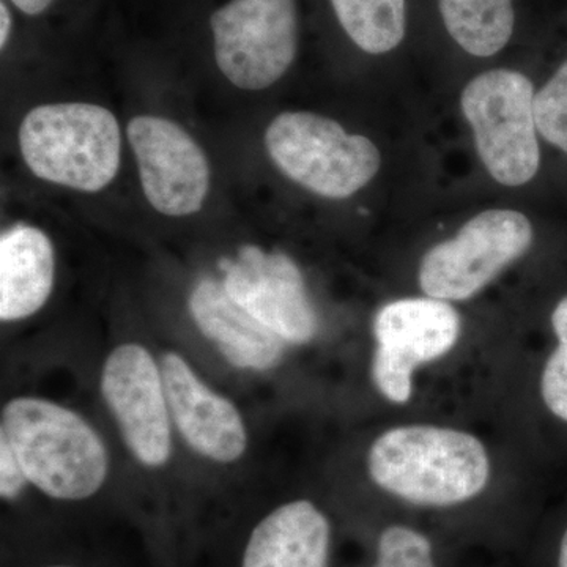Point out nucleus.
<instances>
[{"label": "nucleus", "mask_w": 567, "mask_h": 567, "mask_svg": "<svg viewBox=\"0 0 567 567\" xmlns=\"http://www.w3.org/2000/svg\"><path fill=\"white\" fill-rule=\"evenodd\" d=\"M0 443L10 447L29 486L54 502H85L110 476L102 435L80 413L51 399L18 395L7 401Z\"/></svg>", "instance_id": "obj_1"}, {"label": "nucleus", "mask_w": 567, "mask_h": 567, "mask_svg": "<svg viewBox=\"0 0 567 567\" xmlns=\"http://www.w3.org/2000/svg\"><path fill=\"white\" fill-rule=\"evenodd\" d=\"M372 481L388 494L420 506H454L486 488L491 461L476 436L436 425H401L383 432L368 454Z\"/></svg>", "instance_id": "obj_2"}, {"label": "nucleus", "mask_w": 567, "mask_h": 567, "mask_svg": "<svg viewBox=\"0 0 567 567\" xmlns=\"http://www.w3.org/2000/svg\"><path fill=\"white\" fill-rule=\"evenodd\" d=\"M18 142L33 175L74 192H102L121 167V126L115 115L99 104L33 107L22 118Z\"/></svg>", "instance_id": "obj_3"}, {"label": "nucleus", "mask_w": 567, "mask_h": 567, "mask_svg": "<svg viewBox=\"0 0 567 567\" xmlns=\"http://www.w3.org/2000/svg\"><path fill=\"white\" fill-rule=\"evenodd\" d=\"M265 147L290 181L327 199L352 197L382 167L374 142L315 112L276 115L265 132Z\"/></svg>", "instance_id": "obj_4"}, {"label": "nucleus", "mask_w": 567, "mask_h": 567, "mask_svg": "<svg viewBox=\"0 0 567 567\" xmlns=\"http://www.w3.org/2000/svg\"><path fill=\"white\" fill-rule=\"evenodd\" d=\"M535 87L516 70L484 71L465 85L461 107L477 155L499 185L517 188L539 171Z\"/></svg>", "instance_id": "obj_5"}, {"label": "nucleus", "mask_w": 567, "mask_h": 567, "mask_svg": "<svg viewBox=\"0 0 567 567\" xmlns=\"http://www.w3.org/2000/svg\"><path fill=\"white\" fill-rule=\"evenodd\" d=\"M216 65L235 87L265 91L297 58L295 0H230L210 17Z\"/></svg>", "instance_id": "obj_6"}, {"label": "nucleus", "mask_w": 567, "mask_h": 567, "mask_svg": "<svg viewBox=\"0 0 567 567\" xmlns=\"http://www.w3.org/2000/svg\"><path fill=\"white\" fill-rule=\"evenodd\" d=\"M533 226L524 213L494 208L466 221L456 237L434 246L421 260L427 297L464 301L481 292L507 265L527 254Z\"/></svg>", "instance_id": "obj_7"}, {"label": "nucleus", "mask_w": 567, "mask_h": 567, "mask_svg": "<svg viewBox=\"0 0 567 567\" xmlns=\"http://www.w3.org/2000/svg\"><path fill=\"white\" fill-rule=\"evenodd\" d=\"M100 390L123 443L145 468L158 470L173 458V417L162 365L147 347L123 342L104 360Z\"/></svg>", "instance_id": "obj_8"}, {"label": "nucleus", "mask_w": 567, "mask_h": 567, "mask_svg": "<svg viewBox=\"0 0 567 567\" xmlns=\"http://www.w3.org/2000/svg\"><path fill=\"white\" fill-rule=\"evenodd\" d=\"M461 316L439 298H404L377 312L372 380L383 398L406 404L417 365L445 357L457 344Z\"/></svg>", "instance_id": "obj_9"}, {"label": "nucleus", "mask_w": 567, "mask_h": 567, "mask_svg": "<svg viewBox=\"0 0 567 567\" xmlns=\"http://www.w3.org/2000/svg\"><path fill=\"white\" fill-rule=\"evenodd\" d=\"M145 199L164 216L183 218L204 207L210 192L207 155L178 123L136 115L126 126Z\"/></svg>", "instance_id": "obj_10"}, {"label": "nucleus", "mask_w": 567, "mask_h": 567, "mask_svg": "<svg viewBox=\"0 0 567 567\" xmlns=\"http://www.w3.org/2000/svg\"><path fill=\"white\" fill-rule=\"evenodd\" d=\"M223 286L286 344L303 346L319 331V317L298 265L284 252L245 246L223 260Z\"/></svg>", "instance_id": "obj_11"}, {"label": "nucleus", "mask_w": 567, "mask_h": 567, "mask_svg": "<svg viewBox=\"0 0 567 567\" xmlns=\"http://www.w3.org/2000/svg\"><path fill=\"white\" fill-rule=\"evenodd\" d=\"M174 427L194 453L213 464L233 465L248 451V427L238 406L213 390L183 354L159 357Z\"/></svg>", "instance_id": "obj_12"}, {"label": "nucleus", "mask_w": 567, "mask_h": 567, "mask_svg": "<svg viewBox=\"0 0 567 567\" xmlns=\"http://www.w3.org/2000/svg\"><path fill=\"white\" fill-rule=\"evenodd\" d=\"M197 330L240 371L267 372L281 363L286 342L227 293L223 282L199 281L189 297Z\"/></svg>", "instance_id": "obj_13"}, {"label": "nucleus", "mask_w": 567, "mask_h": 567, "mask_svg": "<svg viewBox=\"0 0 567 567\" xmlns=\"http://www.w3.org/2000/svg\"><path fill=\"white\" fill-rule=\"evenodd\" d=\"M331 537L330 518L316 503H282L254 525L240 567H328Z\"/></svg>", "instance_id": "obj_14"}, {"label": "nucleus", "mask_w": 567, "mask_h": 567, "mask_svg": "<svg viewBox=\"0 0 567 567\" xmlns=\"http://www.w3.org/2000/svg\"><path fill=\"white\" fill-rule=\"evenodd\" d=\"M55 284V249L43 230L14 224L0 237V320L31 319L50 300Z\"/></svg>", "instance_id": "obj_15"}, {"label": "nucleus", "mask_w": 567, "mask_h": 567, "mask_svg": "<svg viewBox=\"0 0 567 567\" xmlns=\"http://www.w3.org/2000/svg\"><path fill=\"white\" fill-rule=\"evenodd\" d=\"M447 33L462 50L492 58L509 43L514 32L511 0H439Z\"/></svg>", "instance_id": "obj_16"}, {"label": "nucleus", "mask_w": 567, "mask_h": 567, "mask_svg": "<svg viewBox=\"0 0 567 567\" xmlns=\"http://www.w3.org/2000/svg\"><path fill=\"white\" fill-rule=\"evenodd\" d=\"M350 40L368 54H386L405 37V0H331Z\"/></svg>", "instance_id": "obj_17"}, {"label": "nucleus", "mask_w": 567, "mask_h": 567, "mask_svg": "<svg viewBox=\"0 0 567 567\" xmlns=\"http://www.w3.org/2000/svg\"><path fill=\"white\" fill-rule=\"evenodd\" d=\"M537 132L567 153V61L535 95Z\"/></svg>", "instance_id": "obj_18"}, {"label": "nucleus", "mask_w": 567, "mask_h": 567, "mask_svg": "<svg viewBox=\"0 0 567 567\" xmlns=\"http://www.w3.org/2000/svg\"><path fill=\"white\" fill-rule=\"evenodd\" d=\"M372 567H436L431 540L404 525L388 527L379 537Z\"/></svg>", "instance_id": "obj_19"}, {"label": "nucleus", "mask_w": 567, "mask_h": 567, "mask_svg": "<svg viewBox=\"0 0 567 567\" xmlns=\"http://www.w3.org/2000/svg\"><path fill=\"white\" fill-rule=\"evenodd\" d=\"M551 324L558 347L544 368L540 391L548 410L567 423V297L555 308Z\"/></svg>", "instance_id": "obj_20"}, {"label": "nucleus", "mask_w": 567, "mask_h": 567, "mask_svg": "<svg viewBox=\"0 0 567 567\" xmlns=\"http://www.w3.org/2000/svg\"><path fill=\"white\" fill-rule=\"evenodd\" d=\"M29 481L25 480L17 457L10 447L0 443V496L3 502L14 503L28 491Z\"/></svg>", "instance_id": "obj_21"}, {"label": "nucleus", "mask_w": 567, "mask_h": 567, "mask_svg": "<svg viewBox=\"0 0 567 567\" xmlns=\"http://www.w3.org/2000/svg\"><path fill=\"white\" fill-rule=\"evenodd\" d=\"M10 2L22 13L29 14V17H39L50 9L54 0H10Z\"/></svg>", "instance_id": "obj_22"}, {"label": "nucleus", "mask_w": 567, "mask_h": 567, "mask_svg": "<svg viewBox=\"0 0 567 567\" xmlns=\"http://www.w3.org/2000/svg\"><path fill=\"white\" fill-rule=\"evenodd\" d=\"M11 25H13V20H11L9 7H7L6 0H2L0 3V48L2 50H6L9 44Z\"/></svg>", "instance_id": "obj_23"}, {"label": "nucleus", "mask_w": 567, "mask_h": 567, "mask_svg": "<svg viewBox=\"0 0 567 567\" xmlns=\"http://www.w3.org/2000/svg\"><path fill=\"white\" fill-rule=\"evenodd\" d=\"M558 567H567V529L559 544Z\"/></svg>", "instance_id": "obj_24"}, {"label": "nucleus", "mask_w": 567, "mask_h": 567, "mask_svg": "<svg viewBox=\"0 0 567 567\" xmlns=\"http://www.w3.org/2000/svg\"><path fill=\"white\" fill-rule=\"evenodd\" d=\"M44 567H80V566L63 565V563H58V565H50V566H44Z\"/></svg>", "instance_id": "obj_25"}]
</instances>
